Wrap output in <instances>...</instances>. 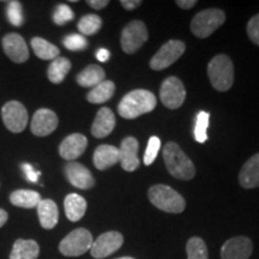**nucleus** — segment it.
<instances>
[{"instance_id":"nucleus-1","label":"nucleus","mask_w":259,"mask_h":259,"mask_svg":"<svg viewBox=\"0 0 259 259\" xmlns=\"http://www.w3.org/2000/svg\"><path fill=\"white\" fill-rule=\"evenodd\" d=\"M156 97L151 92L144 89L132 90L121 99L118 105V112L124 119H136L138 116L154 111Z\"/></svg>"},{"instance_id":"nucleus-2","label":"nucleus","mask_w":259,"mask_h":259,"mask_svg":"<svg viewBox=\"0 0 259 259\" xmlns=\"http://www.w3.org/2000/svg\"><path fill=\"white\" fill-rule=\"evenodd\" d=\"M166 167L174 178L180 180H191L196 176L193 162L186 156L181 148L174 142H168L162 150Z\"/></svg>"},{"instance_id":"nucleus-3","label":"nucleus","mask_w":259,"mask_h":259,"mask_svg":"<svg viewBox=\"0 0 259 259\" xmlns=\"http://www.w3.org/2000/svg\"><path fill=\"white\" fill-rule=\"evenodd\" d=\"M148 197L153 205L164 212L180 213L185 210L186 202L184 197L169 186H151L148 191Z\"/></svg>"},{"instance_id":"nucleus-4","label":"nucleus","mask_w":259,"mask_h":259,"mask_svg":"<svg viewBox=\"0 0 259 259\" xmlns=\"http://www.w3.org/2000/svg\"><path fill=\"white\" fill-rule=\"evenodd\" d=\"M208 76L211 85L219 92H227L234 82V66L226 54L213 57L208 65Z\"/></svg>"},{"instance_id":"nucleus-5","label":"nucleus","mask_w":259,"mask_h":259,"mask_svg":"<svg viewBox=\"0 0 259 259\" xmlns=\"http://www.w3.org/2000/svg\"><path fill=\"white\" fill-rule=\"evenodd\" d=\"M226 21V14L220 9H206L194 16L191 21V31L199 38L209 37Z\"/></svg>"},{"instance_id":"nucleus-6","label":"nucleus","mask_w":259,"mask_h":259,"mask_svg":"<svg viewBox=\"0 0 259 259\" xmlns=\"http://www.w3.org/2000/svg\"><path fill=\"white\" fill-rule=\"evenodd\" d=\"M93 242V235L88 229L77 228L60 241L59 251L66 257H79L92 248Z\"/></svg>"},{"instance_id":"nucleus-7","label":"nucleus","mask_w":259,"mask_h":259,"mask_svg":"<svg viewBox=\"0 0 259 259\" xmlns=\"http://www.w3.org/2000/svg\"><path fill=\"white\" fill-rule=\"evenodd\" d=\"M185 44L180 40H170L166 42L151 58L150 67L155 71L167 69L185 53Z\"/></svg>"},{"instance_id":"nucleus-8","label":"nucleus","mask_w":259,"mask_h":259,"mask_svg":"<svg viewBox=\"0 0 259 259\" xmlns=\"http://www.w3.org/2000/svg\"><path fill=\"white\" fill-rule=\"evenodd\" d=\"M148 29L142 21H132L121 32V48L125 53L137 52L148 41Z\"/></svg>"},{"instance_id":"nucleus-9","label":"nucleus","mask_w":259,"mask_h":259,"mask_svg":"<svg viewBox=\"0 0 259 259\" xmlns=\"http://www.w3.org/2000/svg\"><path fill=\"white\" fill-rule=\"evenodd\" d=\"M3 121L9 131L23 132L28 125V112L19 101H9L2 108Z\"/></svg>"},{"instance_id":"nucleus-10","label":"nucleus","mask_w":259,"mask_h":259,"mask_svg":"<svg viewBox=\"0 0 259 259\" xmlns=\"http://www.w3.org/2000/svg\"><path fill=\"white\" fill-rule=\"evenodd\" d=\"M186 97L185 87L178 77H168L163 80L160 89L162 103L169 109H177L183 105Z\"/></svg>"},{"instance_id":"nucleus-11","label":"nucleus","mask_w":259,"mask_h":259,"mask_svg":"<svg viewBox=\"0 0 259 259\" xmlns=\"http://www.w3.org/2000/svg\"><path fill=\"white\" fill-rule=\"evenodd\" d=\"M124 244V236L119 232L103 233L93 242L90 253L94 258L102 259L119 250Z\"/></svg>"},{"instance_id":"nucleus-12","label":"nucleus","mask_w":259,"mask_h":259,"mask_svg":"<svg viewBox=\"0 0 259 259\" xmlns=\"http://www.w3.org/2000/svg\"><path fill=\"white\" fill-rule=\"evenodd\" d=\"M253 251V244L246 236H235L223 244L222 259H248Z\"/></svg>"},{"instance_id":"nucleus-13","label":"nucleus","mask_w":259,"mask_h":259,"mask_svg":"<svg viewBox=\"0 0 259 259\" xmlns=\"http://www.w3.org/2000/svg\"><path fill=\"white\" fill-rule=\"evenodd\" d=\"M59 124L58 116L56 113L51 109L41 108L35 112L31 119L30 128L31 132L37 137H45L56 131Z\"/></svg>"},{"instance_id":"nucleus-14","label":"nucleus","mask_w":259,"mask_h":259,"mask_svg":"<svg viewBox=\"0 0 259 259\" xmlns=\"http://www.w3.org/2000/svg\"><path fill=\"white\" fill-rule=\"evenodd\" d=\"M3 50L14 63L22 64L28 60L29 51L24 38L19 34L11 32L3 38Z\"/></svg>"},{"instance_id":"nucleus-15","label":"nucleus","mask_w":259,"mask_h":259,"mask_svg":"<svg viewBox=\"0 0 259 259\" xmlns=\"http://www.w3.org/2000/svg\"><path fill=\"white\" fill-rule=\"evenodd\" d=\"M65 174L71 185L80 190H88L95 185L93 174L85 166L78 162H70L65 166Z\"/></svg>"},{"instance_id":"nucleus-16","label":"nucleus","mask_w":259,"mask_h":259,"mask_svg":"<svg viewBox=\"0 0 259 259\" xmlns=\"http://www.w3.org/2000/svg\"><path fill=\"white\" fill-rule=\"evenodd\" d=\"M139 144L135 137H126L119 148V162L126 171H135L139 167Z\"/></svg>"},{"instance_id":"nucleus-17","label":"nucleus","mask_w":259,"mask_h":259,"mask_svg":"<svg viewBox=\"0 0 259 259\" xmlns=\"http://www.w3.org/2000/svg\"><path fill=\"white\" fill-rule=\"evenodd\" d=\"M87 145H88V139H87L85 136L80 134H72L67 136L61 142L59 154L65 160L72 161L74 158H78L85 151Z\"/></svg>"},{"instance_id":"nucleus-18","label":"nucleus","mask_w":259,"mask_h":259,"mask_svg":"<svg viewBox=\"0 0 259 259\" xmlns=\"http://www.w3.org/2000/svg\"><path fill=\"white\" fill-rule=\"evenodd\" d=\"M115 127V115L111 109L103 107L97 112L92 126V134L96 138H105L112 134Z\"/></svg>"},{"instance_id":"nucleus-19","label":"nucleus","mask_w":259,"mask_h":259,"mask_svg":"<svg viewBox=\"0 0 259 259\" xmlns=\"http://www.w3.org/2000/svg\"><path fill=\"white\" fill-rule=\"evenodd\" d=\"M239 183L244 189L259 187V153L245 162L239 174Z\"/></svg>"},{"instance_id":"nucleus-20","label":"nucleus","mask_w":259,"mask_h":259,"mask_svg":"<svg viewBox=\"0 0 259 259\" xmlns=\"http://www.w3.org/2000/svg\"><path fill=\"white\" fill-rule=\"evenodd\" d=\"M37 215L42 228L53 229L59 221V210L52 199H42L37 205Z\"/></svg>"},{"instance_id":"nucleus-21","label":"nucleus","mask_w":259,"mask_h":259,"mask_svg":"<svg viewBox=\"0 0 259 259\" xmlns=\"http://www.w3.org/2000/svg\"><path fill=\"white\" fill-rule=\"evenodd\" d=\"M119 162V149L113 145H100L94 153V164L97 169L105 170Z\"/></svg>"},{"instance_id":"nucleus-22","label":"nucleus","mask_w":259,"mask_h":259,"mask_svg":"<svg viewBox=\"0 0 259 259\" xmlns=\"http://www.w3.org/2000/svg\"><path fill=\"white\" fill-rule=\"evenodd\" d=\"M64 208L66 218L71 222H77L82 220L84 213L87 211V200L79 194H67L64 200Z\"/></svg>"},{"instance_id":"nucleus-23","label":"nucleus","mask_w":259,"mask_h":259,"mask_svg":"<svg viewBox=\"0 0 259 259\" xmlns=\"http://www.w3.org/2000/svg\"><path fill=\"white\" fill-rule=\"evenodd\" d=\"M40 254V246L34 240L18 239L15 241L10 259H37Z\"/></svg>"},{"instance_id":"nucleus-24","label":"nucleus","mask_w":259,"mask_h":259,"mask_svg":"<svg viewBox=\"0 0 259 259\" xmlns=\"http://www.w3.org/2000/svg\"><path fill=\"white\" fill-rule=\"evenodd\" d=\"M106 72L99 65H89L77 76V83L84 88H95L105 80Z\"/></svg>"},{"instance_id":"nucleus-25","label":"nucleus","mask_w":259,"mask_h":259,"mask_svg":"<svg viewBox=\"0 0 259 259\" xmlns=\"http://www.w3.org/2000/svg\"><path fill=\"white\" fill-rule=\"evenodd\" d=\"M42 200L40 193L32 190H17L11 193L10 202L15 206L24 209L37 208V205Z\"/></svg>"},{"instance_id":"nucleus-26","label":"nucleus","mask_w":259,"mask_h":259,"mask_svg":"<svg viewBox=\"0 0 259 259\" xmlns=\"http://www.w3.org/2000/svg\"><path fill=\"white\" fill-rule=\"evenodd\" d=\"M71 70V61L67 58L58 57L52 61L47 71V77L52 83L59 84L65 79Z\"/></svg>"},{"instance_id":"nucleus-27","label":"nucleus","mask_w":259,"mask_h":259,"mask_svg":"<svg viewBox=\"0 0 259 259\" xmlns=\"http://www.w3.org/2000/svg\"><path fill=\"white\" fill-rule=\"evenodd\" d=\"M31 47L35 56L44 60H54L59 57V48L42 37H34L31 40Z\"/></svg>"},{"instance_id":"nucleus-28","label":"nucleus","mask_w":259,"mask_h":259,"mask_svg":"<svg viewBox=\"0 0 259 259\" xmlns=\"http://www.w3.org/2000/svg\"><path fill=\"white\" fill-rule=\"evenodd\" d=\"M115 92V84L112 80H103L89 92L87 100L90 103H103L112 99Z\"/></svg>"},{"instance_id":"nucleus-29","label":"nucleus","mask_w":259,"mask_h":259,"mask_svg":"<svg viewBox=\"0 0 259 259\" xmlns=\"http://www.w3.org/2000/svg\"><path fill=\"white\" fill-rule=\"evenodd\" d=\"M102 27V19L97 15H85L78 22V30L80 35H94Z\"/></svg>"},{"instance_id":"nucleus-30","label":"nucleus","mask_w":259,"mask_h":259,"mask_svg":"<svg viewBox=\"0 0 259 259\" xmlns=\"http://www.w3.org/2000/svg\"><path fill=\"white\" fill-rule=\"evenodd\" d=\"M187 259H208V248L200 238L193 236L186 245Z\"/></svg>"},{"instance_id":"nucleus-31","label":"nucleus","mask_w":259,"mask_h":259,"mask_svg":"<svg viewBox=\"0 0 259 259\" xmlns=\"http://www.w3.org/2000/svg\"><path fill=\"white\" fill-rule=\"evenodd\" d=\"M209 120H210V114L208 112L200 111L197 114L196 118V125H194V138L198 143H205L206 139H208V131L209 127Z\"/></svg>"},{"instance_id":"nucleus-32","label":"nucleus","mask_w":259,"mask_h":259,"mask_svg":"<svg viewBox=\"0 0 259 259\" xmlns=\"http://www.w3.org/2000/svg\"><path fill=\"white\" fill-rule=\"evenodd\" d=\"M6 14L8 19L15 27H21L23 24V11H22V4L19 2H8V8H6Z\"/></svg>"},{"instance_id":"nucleus-33","label":"nucleus","mask_w":259,"mask_h":259,"mask_svg":"<svg viewBox=\"0 0 259 259\" xmlns=\"http://www.w3.org/2000/svg\"><path fill=\"white\" fill-rule=\"evenodd\" d=\"M64 46L70 51L78 52L85 50L88 47V41H87L85 36L80 34H70L65 36Z\"/></svg>"},{"instance_id":"nucleus-34","label":"nucleus","mask_w":259,"mask_h":259,"mask_svg":"<svg viewBox=\"0 0 259 259\" xmlns=\"http://www.w3.org/2000/svg\"><path fill=\"white\" fill-rule=\"evenodd\" d=\"M73 17H74L73 11L71 10L69 5L60 4L57 6L56 10H54L53 21L54 23L58 25H64L65 23H67V22L72 21Z\"/></svg>"},{"instance_id":"nucleus-35","label":"nucleus","mask_w":259,"mask_h":259,"mask_svg":"<svg viewBox=\"0 0 259 259\" xmlns=\"http://www.w3.org/2000/svg\"><path fill=\"white\" fill-rule=\"evenodd\" d=\"M161 149V141L158 137H151L149 139V143L147 145V150L144 153V164L145 166H150L157 157L158 151Z\"/></svg>"},{"instance_id":"nucleus-36","label":"nucleus","mask_w":259,"mask_h":259,"mask_svg":"<svg viewBox=\"0 0 259 259\" xmlns=\"http://www.w3.org/2000/svg\"><path fill=\"white\" fill-rule=\"evenodd\" d=\"M247 35L254 45L259 46V14L252 17L247 23Z\"/></svg>"},{"instance_id":"nucleus-37","label":"nucleus","mask_w":259,"mask_h":259,"mask_svg":"<svg viewBox=\"0 0 259 259\" xmlns=\"http://www.w3.org/2000/svg\"><path fill=\"white\" fill-rule=\"evenodd\" d=\"M22 169H23L24 174H25V178L29 181H31V183H37L38 180V177H40V171H36L34 169V167L31 166V164L29 163H23L22 164Z\"/></svg>"},{"instance_id":"nucleus-38","label":"nucleus","mask_w":259,"mask_h":259,"mask_svg":"<svg viewBox=\"0 0 259 259\" xmlns=\"http://www.w3.org/2000/svg\"><path fill=\"white\" fill-rule=\"evenodd\" d=\"M120 4L125 10H135L142 5V2L141 0H121Z\"/></svg>"},{"instance_id":"nucleus-39","label":"nucleus","mask_w":259,"mask_h":259,"mask_svg":"<svg viewBox=\"0 0 259 259\" xmlns=\"http://www.w3.org/2000/svg\"><path fill=\"white\" fill-rule=\"evenodd\" d=\"M87 3H88V5H90V8L95 10L105 9L109 4V2H107V0H88Z\"/></svg>"},{"instance_id":"nucleus-40","label":"nucleus","mask_w":259,"mask_h":259,"mask_svg":"<svg viewBox=\"0 0 259 259\" xmlns=\"http://www.w3.org/2000/svg\"><path fill=\"white\" fill-rule=\"evenodd\" d=\"M109 57H111V53H109V51L106 50V48H100V50L96 52L97 60L101 61V63H105V61L108 60Z\"/></svg>"},{"instance_id":"nucleus-41","label":"nucleus","mask_w":259,"mask_h":259,"mask_svg":"<svg viewBox=\"0 0 259 259\" xmlns=\"http://www.w3.org/2000/svg\"><path fill=\"white\" fill-rule=\"evenodd\" d=\"M196 4H197L196 0H178L177 2V5L184 10L192 9Z\"/></svg>"},{"instance_id":"nucleus-42","label":"nucleus","mask_w":259,"mask_h":259,"mask_svg":"<svg viewBox=\"0 0 259 259\" xmlns=\"http://www.w3.org/2000/svg\"><path fill=\"white\" fill-rule=\"evenodd\" d=\"M8 218H9L8 212H6L4 209H0V228L5 225L6 221H8Z\"/></svg>"},{"instance_id":"nucleus-43","label":"nucleus","mask_w":259,"mask_h":259,"mask_svg":"<svg viewBox=\"0 0 259 259\" xmlns=\"http://www.w3.org/2000/svg\"><path fill=\"white\" fill-rule=\"evenodd\" d=\"M118 259H135V258H131V257H121V258H118Z\"/></svg>"}]
</instances>
